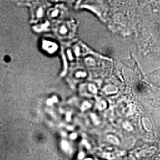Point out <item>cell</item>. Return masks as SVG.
I'll list each match as a JSON object with an SVG mask.
<instances>
[{
	"label": "cell",
	"instance_id": "1",
	"mask_svg": "<svg viewBox=\"0 0 160 160\" xmlns=\"http://www.w3.org/2000/svg\"><path fill=\"white\" fill-rule=\"evenodd\" d=\"M144 89H145V86L142 83H140L139 85L137 86V91H139V92H142L144 91Z\"/></svg>",
	"mask_w": 160,
	"mask_h": 160
}]
</instances>
